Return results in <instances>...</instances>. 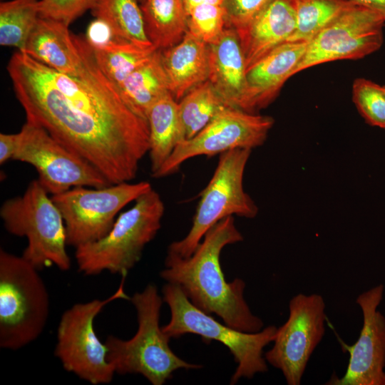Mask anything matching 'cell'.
<instances>
[{
	"mask_svg": "<svg viewBox=\"0 0 385 385\" xmlns=\"http://www.w3.org/2000/svg\"><path fill=\"white\" fill-rule=\"evenodd\" d=\"M7 71L26 120L45 129L111 183L136 177L149 150L147 120L102 72L90 46L86 70L80 76L61 73L19 51Z\"/></svg>",
	"mask_w": 385,
	"mask_h": 385,
	"instance_id": "1",
	"label": "cell"
},
{
	"mask_svg": "<svg viewBox=\"0 0 385 385\" xmlns=\"http://www.w3.org/2000/svg\"><path fill=\"white\" fill-rule=\"evenodd\" d=\"M243 240L233 216L213 225L188 257L167 254L160 277L180 287L189 300L203 312L215 314L223 323L245 332L262 329V320L252 314L244 297L245 282H227L220 264L222 249Z\"/></svg>",
	"mask_w": 385,
	"mask_h": 385,
	"instance_id": "2",
	"label": "cell"
},
{
	"mask_svg": "<svg viewBox=\"0 0 385 385\" xmlns=\"http://www.w3.org/2000/svg\"><path fill=\"white\" fill-rule=\"evenodd\" d=\"M130 300L137 312L136 333L128 340L109 335L105 341L108 359L115 373L140 374L153 385H162L178 369L202 367L184 361L170 349V338L160 326L163 297L154 284H148Z\"/></svg>",
	"mask_w": 385,
	"mask_h": 385,
	"instance_id": "3",
	"label": "cell"
},
{
	"mask_svg": "<svg viewBox=\"0 0 385 385\" xmlns=\"http://www.w3.org/2000/svg\"><path fill=\"white\" fill-rule=\"evenodd\" d=\"M164 212V202L154 189L140 195L119 215L106 235L76 247L79 272L88 276L104 271L126 276L160 229Z\"/></svg>",
	"mask_w": 385,
	"mask_h": 385,
	"instance_id": "4",
	"label": "cell"
},
{
	"mask_svg": "<svg viewBox=\"0 0 385 385\" xmlns=\"http://www.w3.org/2000/svg\"><path fill=\"white\" fill-rule=\"evenodd\" d=\"M163 300L170 310V322L162 327L169 338L194 334L205 342L215 340L222 343L233 355L237 366L230 384L241 378L251 379L256 374L268 371L264 348L273 342L277 327L268 326L260 332L250 333L222 324L195 307L175 284L168 282L162 289Z\"/></svg>",
	"mask_w": 385,
	"mask_h": 385,
	"instance_id": "5",
	"label": "cell"
},
{
	"mask_svg": "<svg viewBox=\"0 0 385 385\" xmlns=\"http://www.w3.org/2000/svg\"><path fill=\"white\" fill-rule=\"evenodd\" d=\"M38 270L23 256L0 250V347L19 349L42 333L49 296Z\"/></svg>",
	"mask_w": 385,
	"mask_h": 385,
	"instance_id": "6",
	"label": "cell"
},
{
	"mask_svg": "<svg viewBox=\"0 0 385 385\" xmlns=\"http://www.w3.org/2000/svg\"><path fill=\"white\" fill-rule=\"evenodd\" d=\"M0 217L8 232L27 238L22 256L38 270L53 265L70 269L63 217L38 180L31 181L22 195L6 200Z\"/></svg>",
	"mask_w": 385,
	"mask_h": 385,
	"instance_id": "7",
	"label": "cell"
},
{
	"mask_svg": "<svg viewBox=\"0 0 385 385\" xmlns=\"http://www.w3.org/2000/svg\"><path fill=\"white\" fill-rule=\"evenodd\" d=\"M251 151L240 148L220 155L211 179L200 194L188 233L170 244L168 254L188 257L205 233L222 219L233 215L253 218L257 215V205L243 188L244 172Z\"/></svg>",
	"mask_w": 385,
	"mask_h": 385,
	"instance_id": "8",
	"label": "cell"
},
{
	"mask_svg": "<svg viewBox=\"0 0 385 385\" xmlns=\"http://www.w3.org/2000/svg\"><path fill=\"white\" fill-rule=\"evenodd\" d=\"M125 278L122 276L118 289L107 299L76 303L66 309L58 325L55 356L66 371L93 385L109 384L115 374L107 346L96 333L94 320L110 302L130 299L124 290Z\"/></svg>",
	"mask_w": 385,
	"mask_h": 385,
	"instance_id": "9",
	"label": "cell"
},
{
	"mask_svg": "<svg viewBox=\"0 0 385 385\" xmlns=\"http://www.w3.org/2000/svg\"><path fill=\"white\" fill-rule=\"evenodd\" d=\"M152 188L147 181L123 182L103 188L76 186L51 195L64 221L67 245L76 248L103 237L119 211Z\"/></svg>",
	"mask_w": 385,
	"mask_h": 385,
	"instance_id": "10",
	"label": "cell"
},
{
	"mask_svg": "<svg viewBox=\"0 0 385 385\" xmlns=\"http://www.w3.org/2000/svg\"><path fill=\"white\" fill-rule=\"evenodd\" d=\"M19 134L12 160L34 166L38 181L49 195L76 186L103 188L112 184L94 166L41 126L26 120Z\"/></svg>",
	"mask_w": 385,
	"mask_h": 385,
	"instance_id": "11",
	"label": "cell"
},
{
	"mask_svg": "<svg viewBox=\"0 0 385 385\" xmlns=\"http://www.w3.org/2000/svg\"><path fill=\"white\" fill-rule=\"evenodd\" d=\"M274 123L271 116L226 108L193 138L180 142L152 176L160 178L170 175L184 162L196 156L210 157L235 149L252 150L261 146Z\"/></svg>",
	"mask_w": 385,
	"mask_h": 385,
	"instance_id": "12",
	"label": "cell"
},
{
	"mask_svg": "<svg viewBox=\"0 0 385 385\" xmlns=\"http://www.w3.org/2000/svg\"><path fill=\"white\" fill-rule=\"evenodd\" d=\"M326 304L318 294L294 296L289 317L279 328L273 346L265 353L268 364L280 370L288 385L301 384L309 358L325 333Z\"/></svg>",
	"mask_w": 385,
	"mask_h": 385,
	"instance_id": "13",
	"label": "cell"
},
{
	"mask_svg": "<svg viewBox=\"0 0 385 385\" xmlns=\"http://www.w3.org/2000/svg\"><path fill=\"white\" fill-rule=\"evenodd\" d=\"M384 19L353 4L308 43L292 76L310 67L338 60H357L376 51L384 42Z\"/></svg>",
	"mask_w": 385,
	"mask_h": 385,
	"instance_id": "14",
	"label": "cell"
},
{
	"mask_svg": "<svg viewBox=\"0 0 385 385\" xmlns=\"http://www.w3.org/2000/svg\"><path fill=\"white\" fill-rule=\"evenodd\" d=\"M384 292L381 284L356 297L363 315L359 338L351 346L339 340L349 353L347 368L342 378L332 376L326 384L385 385V317L378 310Z\"/></svg>",
	"mask_w": 385,
	"mask_h": 385,
	"instance_id": "15",
	"label": "cell"
},
{
	"mask_svg": "<svg viewBox=\"0 0 385 385\" xmlns=\"http://www.w3.org/2000/svg\"><path fill=\"white\" fill-rule=\"evenodd\" d=\"M22 52L61 73L80 76L87 68L89 46L84 37L73 36L68 25L39 17Z\"/></svg>",
	"mask_w": 385,
	"mask_h": 385,
	"instance_id": "16",
	"label": "cell"
},
{
	"mask_svg": "<svg viewBox=\"0 0 385 385\" xmlns=\"http://www.w3.org/2000/svg\"><path fill=\"white\" fill-rule=\"evenodd\" d=\"M307 42H285L246 71L247 90L242 111L257 113L278 96L303 57Z\"/></svg>",
	"mask_w": 385,
	"mask_h": 385,
	"instance_id": "17",
	"label": "cell"
},
{
	"mask_svg": "<svg viewBox=\"0 0 385 385\" xmlns=\"http://www.w3.org/2000/svg\"><path fill=\"white\" fill-rule=\"evenodd\" d=\"M296 28V0H272L250 24L236 31L246 71L279 45Z\"/></svg>",
	"mask_w": 385,
	"mask_h": 385,
	"instance_id": "18",
	"label": "cell"
},
{
	"mask_svg": "<svg viewBox=\"0 0 385 385\" xmlns=\"http://www.w3.org/2000/svg\"><path fill=\"white\" fill-rule=\"evenodd\" d=\"M208 81L231 108L241 110L247 90L245 60L236 30L226 26L208 44Z\"/></svg>",
	"mask_w": 385,
	"mask_h": 385,
	"instance_id": "19",
	"label": "cell"
},
{
	"mask_svg": "<svg viewBox=\"0 0 385 385\" xmlns=\"http://www.w3.org/2000/svg\"><path fill=\"white\" fill-rule=\"evenodd\" d=\"M160 54L170 93L178 102L208 80V44L188 30L179 43L160 50Z\"/></svg>",
	"mask_w": 385,
	"mask_h": 385,
	"instance_id": "20",
	"label": "cell"
},
{
	"mask_svg": "<svg viewBox=\"0 0 385 385\" xmlns=\"http://www.w3.org/2000/svg\"><path fill=\"white\" fill-rule=\"evenodd\" d=\"M149 128L151 175L155 174L183 141L178 102L168 93L153 103L146 113Z\"/></svg>",
	"mask_w": 385,
	"mask_h": 385,
	"instance_id": "21",
	"label": "cell"
},
{
	"mask_svg": "<svg viewBox=\"0 0 385 385\" xmlns=\"http://www.w3.org/2000/svg\"><path fill=\"white\" fill-rule=\"evenodd\" d=\"M147 35L155 48L164 50L179 43L188 29L183 0H141Z\"/></svg>",
	"mask_w": 385,
	"mask_h": 385,
	"instance_id": "22",
	"label": "cell"
},
{
	"mask_svg": "<svg viewBox=\"0 0 385 385\" xmlns=\"http://www.w3.org/2000/svg\"><path fill=\"white\" fill-rule=\"evenodd\" d=\"M118 88L129 106L146 119L150 106L170 93L160 50L157 49L152 57L131 73Z\"/></svg>",
	"mask_w": 385,
	"mask_h": 385,
	"instance_id": "23",
	"label": "cell"
},
{
	"mask_svg": "<svg viewBox=\"0 0 385 385\" xmlns=\"http://www.w3.org/2000/svg\"><path fill=\"white\" fill-rule=\"evenodd\" d=\"M91 12L122 38L143 49L155 48L147 35L138 0H98Z\"/></svg>",
	"mask_w": 385,
	"mask_h": 385,
	"instance_id": "24",
	"label": "cell"
},
{
	"mask_svg": "<svg viewBox=\"0 0 385 385\" xmlns=\"http://www.w3.org/2000/svg\"><path fill=\"white\" fill-rule=\"evenodd\" d=\"M228 107L208 80L192 88L178 101L183 141L193 138Z\"/></svg>",
	"mask_w": 385,
	"mask_h": 385,
	"instance_id": "25",
	"label": "cell"
},
{
	"mask_svg": "<svg viewBox=\"0 0 385 385\" xmlns=\"http://www.w3.org/2000/svg\"><path fill=\"white\" fill-rule=\"evenodd\" d=\"M40 0H10L0 4V44L23 51L38 18Z\"/></svg>",
	"mask_w": 385,
	"mask_h": 385,
	"instance_id": "26",
	"label": "cell"
},
{
	"mask_svg": "<svg viewBox=\"0 0 385 385\" xmlns=\"http://www.w3.org/2000/svg\"><path fill=\"white\" fill-rule=\"evenodd\" d=\"M353 4L349 0H296V28L288 41L309 43Z\"/></svg>",
	"mask_w": 385,
	"mask_h": 385,
	"instance_id": "27",
	"label": "cell"
},
{
	"mask_svg": "<svg viewBox=\"0 0 385 385\" xmlns=\"http://www.w3.org/2000/svg\"><path fill=\"white\" fill-rule=\"evenodd\" d=\"M91 50L102 72L119 87L131 73L148 61L157 49H143L128 43L112 49Z\"/></svg>",
	"mask_w": 385,
	"mask_h": 385,
	"instance_id": "28",
	"label": "cell"
},
{
	"mask_svg": "<svg viewBox=\"0 0 385 385\" xmlns=\"http://www.w3.org/2000/svg\"><path fill=\"white\" fill-rule=\"evenodd\" d=\"M352 99L366 122L385 130V91L383 86L364 78H356Z\"/></svg>",
	"mask_w": 385,
	"mask_h": 385,
	"instance_id": "29",
	"label": "cell"
},
{
	"mask_svg": "<svg viewBox=\"0 0 385 385\" xmlns=\"http://www.w3.org/2000/svg\"><path fill=\"white\" fill-rule=\"evenodd\" d=\"M188 29L207 44L215 41L227 26L222 5L200 4L187 12Z\"/></svg>",
	"mask_w": 385,
	"mask_h": 385,
	"instance_id": "30",
	"label": "cell"
},
{
	"mask_svg": "<svg viewBox=\"0 0 385 385\" xmlns=\"http://www.w3.org/2000/svg\"><path fill=\"white\" fill-rule=\"evenodd\" d=\"M98 0H40L39 17L70 25L86 11L92 9Z\"/></svg>",
	"mask_w": 385,
	"mask_h": 385,
	"instance_id": "31",
	"label": "cell"
},
{
	"mask_svg": "<svg viewBox=\"0 0 385 385\" xmlns=\"http://www.w3.org/2000/svg\"><path fill=\"white\" fill-rule=\"evenodd\" d=\"M272 0H223L227 26L236 31L245 27Z\"/></svg>",
	"mask_w": 385,
	"mask_h": 385,
	"instance_id": "32",
	"label": "cell"
},
{
	"mask_svg": "<svg viewBox=\"0 0 385 385\" xmlns=\"http://www.w3.org/2000/svg\"><path fill=\"white\" fill-rule=\"evenodd\" d=\"M84 38L93 50L112 49L131 43L118 36L106 22L98 18L89 24Z\"/></svg>",
	"mask_w": 385,
	"mask_h": 385,
	"instance_id": "33",
	"label": "cell"
},
{
	"mask_svg": "<svg viewBox=\"0 0 385 385\" xmlns=\"http://www.w3.org/2000/svg\"><path fill=\"white\" fill-rule=\"evenodd\" d=\"M20 134L17 133L0 134V164L3 165L9 160H12L16 150Z\"/></svg>",
	"mask_w": 385,
	"mask_h": 385,
	"instance_id": "34",
	"label": "cell"
},
{
	"mask_svg": "<svg viewBox=\"0 0 385 385\" xmlns=\"http://www.w3.org/2000/svg\"><path fill=\"white\" fill-rule=\"evenodd\" d=\"M379 14L385 21V0H349Z\"/></svg>",
	"mask_w": 385,
	"mask_h": 385,
	"instance_id": "35",
	"label": "cell"
},
{
	"mask_svg": "<svg viewBox=\"0 0 385 385\" xmlns=\"http://www.w3.org/2000/svg\"><path fill=\"white\" fill-rule=\"evenodd\" d=\"M186 13L192 7L200 4L222 5L223 0H183Z\"/></svg>",
	"mask_w": 385,
	"mask_h": 385,
	"instance_id": "36",
	"label": "cell"
},
{
	"mask_svg": "<svg viewBox=\"0 0 385 385\" xmlns=\"http://www.w3.org/2000/svg\"><path fill=\"white\" fill-rule=\"evenodd\" d=\"M383 88H384V91H385V86H383Z\"/></svg>",
	"mask_w": 385,
	"mask_h": 385,
	"instance_id": "37",
	"label": "cell"
}]
</instances>
